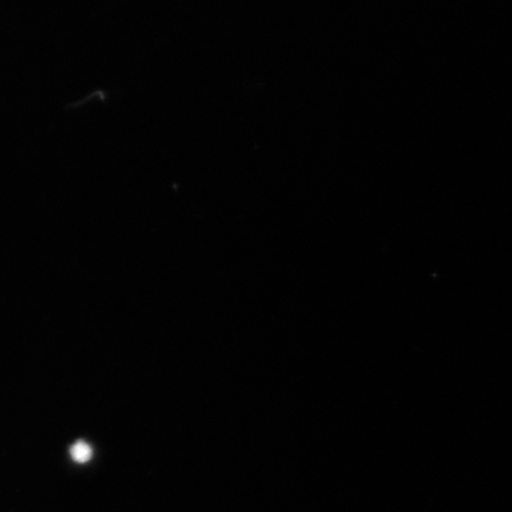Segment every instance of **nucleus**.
I'll list each match as a JSON object with an SVG mask.
<instances>
[{
	"label": "nucleus",
	"instance_id": "obj_1",
	"mask_svg": "<svg viewBox=\"0 0 512 512\" xmlns=\"http://www.w3.org/2000/svg\"><path fill=\"white\" fill-rule=\"evenodd\" d=\"M70 454H72V458L76 463L85 464L88 460H91L93 450L85 441H78V443L73 445Z\"/></svg>",
	"mask_w": 512,
	"mask_h": 512
}]
</instances>
